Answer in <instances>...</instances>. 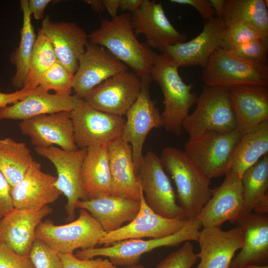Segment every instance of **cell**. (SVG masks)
Returning <instances> with one entry per match:
<instances>
[{
    "label": "cell",
    "instance_id": "1",
    "mask_svg": "<svg viewBox=\"0 0 268 268\" xmlns=\"http://www.w3.org/2000/svg\"><path fill=\"white\" fill-rule=\"evenodd\" d=\"M136 36L131 13L125 12L110 20H103L100 27L88 35V39L90 43L105 47L142 79L150 75L155 52Z\"/></svg>",
    "mask_w": 268,
    "mask_h": 268
},
{
    "label": "cell",
    "instance_id": "2",
    "mask_svg": "<svg viewBox=\"0 0 268 268\" xmlns=\"http://www.w3.org/2000/svg\"><path fill=\"white\" fill-rule=\"evenodd\" d=\"M178 68L166 54L155 53L150 70L152 79L159 84L164 97L162 127L177 135L183 133V121L198 97L196 93L191 91L193 84H187L184 82Z\"/></svg>",
    "mask_w": 268,
    "mask_h": 268
},
{
    "label": "cell",
    "instance_id": "3",
    "mask_svg": "<svg viewBox=\"0 0 268 268\" xmlns=\"http://www.w3.org/2000/svg\"><path fill=\"white\" fill-rule=\"evenodd\" d=\"M162 165L172 177L179 205L193 220L210 198V179L184 151L166 146L160 157Z\"/></svg>",
    "mask_w": 268,
    "mask_h": 268
},
{
    "label": "cell",
    "instance_id": "4",
    "mask_svg": "<svg viewBox=\"0 0 268 268\" xmlns=\"http://www.w3.org/2000/svg\"><path fill=\"white\" fill-rule=\"evenodd\" d=\"M194 111L189 114L182 128L193 139L207 132L220 134L237 129L229 96V88L204 84L198 96Z\"/></svg>",
    "mask_w": 268,
    "mask_h": 268
},
{
    "label": "cell",
    "instance_id": "5",
    "mask_svg": "<svg viewBox=\"0 0 268 268\" xmlns=\"http://www.w3.org/2000/svg\"><path fill=\"white\" fill-rule=\"evenodd\" d=\"M201 227L195 220H193L181 230L165 237L147 240L141 239L125 240L103 247L79 250L74 255L80 259L104 257L108 258L117 267H127L138 264L142 255L155 249L174 247L188 241H197Z\"/></svg>",
    "mask_w": 268,
    "mask_h": 268
},
{
    "label": "cell",
    "instance_id": "6",
    "mask_svg": "<svg viewBox=\"0 0 268 268\" xmlns=\"http://www.w3.org/2000/svg\"><path fill=\"white\" fill-rule=\"evenodd\" d=\"M106 233L95 218L80 209L78 217L67 224L57 225L50 219L42 221L36 230L35 239L58 253H73L79 248H95Z\"/></svg>",
    "mask_w": 268,
    "mask_h": 268
},
{
    "label": "cell",
    "instance_id": "7",
    "mask_svg": "<svg viewBox=\"0 0 268 268\" xmlns=\"http://www.w3.org/2000/svg\"><path fill=\"white\" fill-rule=\"evenodd\" d=\"M202 79L210 86L268 85V67L247 61L223 48L212 53L202 68Z\"/></svg>",
    "mask_w": 268,
    "mask_h": 268
},
{
    "label": "cell",
    "instance_id": "8",
    "mask_svg": "<svg viewBox=\"0 0 268 268\" xmlns=\"http://www.w3.org/2000/svg\"><path fill=\"white\" fill-rule=\"evenodd\" d=\"M136 176L145 201L154 212L167 218L189 219L177 203L171 182L156 153L149 151L143 156Z\"/></svg>",
    "mask_w": 268,
    "mask_h": 268
},
{
    "label": "cell",
    "instance_id": "9",
    "mask_svg": "<svg viewBox=\"0 0 268 268\" xmlns=\"http://www.w3.org/2000/svg\"><path fill=\"white\" fill-rule=\"evenodd\" d=\"M242 134L237 129L228 133L207 132L184 144V151L210 179L230 170L234 148Z\"/></svg>",
    "mask_w": 268,
    "mask_h": 268
},
{
    "label": "cell",
    "instance_id": "10",
    "mask_svg": "<svg viewBox=\"0 0 268 268\" xmlns=\"http://www.w3.org/2000/svg\"><path fill=\"white\" fill-rule=\"evenodd\" d=\"M74 139L79 149L108 145L120 138L125 119L99 111L80 99L70 112Z\"/></svg>",
    "mask_w": 268,
    "mask_h": 268
},
{
    "label": "cell",
    "instance_id": "11",
    "mask_svg": "<svg viewBox=\"0 0 268 268\" xmlns=\"http://www.w3.org/2000/svg\"><path fill=\"white\" fill-rule=\"evenodd\" d=\"M151 80L150 75L141 79V91L125 115L126 119L121 137L132 147L136 175L142 160L143 146L147 134L152 129L163 126L161 114L156 107V101L150 96Z\"/></svg>",
    "mask_w": 268,
    "mask_h": 268
},
{
    "label": "cell",
    "instance_id": "12",
    "mask_svg": "<svg viewBox=\"0 0 268 268\" xmlns=\"http://www.w3.org/2000/svg\"><path fill=\"white\" fill-rule=\"evenodd\" d=\"M36 153L46 158L54 165L57 173L55 186L67 198L65 208L68 220L75 216L76 203L86 200L81 181L82 164L87 149L74 151L64 150L55 146L46 148L35 147Z\"/></svg>",
    "mask_w": 268,
    "mask_h": 268
},
{
    "label": "cell",
    "instance_id": "13",
    "mask_svg": "<svg viewBox=\"0 0 268 268\" xmlns=\"http://www.w3.org/2000/svg\"><path fill=\"white\" fill-rule=\"evenodd\" d=\"M141 86L137 75L124 71L94 87L82 99L99 111L123 116L137 99Z\"/></svg>",
    "mask_w": 268,
    "mask_h": 268
},
{
    "label": "cell",
    "instance_id": "14",
    "mask_svg": "<svg viewBox=\"0 0 268 268\" xmlns=\"http://www.w3.org/2000/svg\"><path fill=\"white\" fill-rule=\"evenodd\" d=\"M220 186L194 218L203 228L220 227L226 221L236 223L244 214L243 188L241 178L231 171Z\"/></svg>",
    "mask_w": 268,
    "mask_h": 268
},
{
    "label": "cell",
    "instance_id": "15",
    "mask_svg": "<svg viewBox=\"0 0 268 268\" xmlns=\"http://www.w3.org/2000/svg\"><path fill=\"white\" fill-rule=\"evenodd\" d=\"M139 187L140 208L137 215L126 225L106 233L99 245L107 246L115 242L132 239L165 237L179 231L190 222L189 219L167 218L156 213L146 203L140 185Z\"/></svg>",
    "mask_w": 268,
    "mask_h": 268
},
{
    "label": "cell",
    "instance_id": "16",
    "mask_svg": "<svg viewBox=\"0 0 268 268\" xmlns=\"http://www.w3.org/2000/svg\"><path fill=\"white\" fill-rule=\"evenodd\" d=\"M131 21L135 35H144L148 46L161 53L168 46L186 42L188 38L172 24L161 3L154 0H142L139 8L131 13Z\"/></svg>",
    "mask_w": 268,
    "mask_h": 268
},
{
    "label": "cell",
    "instance_id": "17",
    "mask_svg": "<svg viewBox=\"0 0 268 268\" xmlns=\"http://www.w3.org/2000/svg\"><path fill=\"white\" fill-rule=\"evenodd\" d=\"M128 67L103 47L89 42L74 74L75 95L83 99L92 89Z\"/></svg>",
    "mask_w": 268,
    "mask_h": 268
},
{
    "label": "cell",
    "instance_id": "18",
    "mask_svg": "<svg viewBox=\"0 0 268 268\" xmlns=\"http://www.w3.org/2000/svg\"><path fill=\"white\" fill-rule=\"evenodd\" d=\"M22 134L28 136L35 147L58 145L68 151L78 149L74 139V129L70 112L62 111L36 116L21 121Z\"/></svg>",
    "mask_w": 268,
    "mask_h": 268
},
{
    "label": "cell",
    "instance_id": "19",
    "mask_svg": "<svg viewBox=\"0 0 268 268\" xmlns=\"http://www.w3.org/2000/svg\"><path fill=\"white\" fill-rule=\"evenodd\" d=\"M226 26L217 17L205 21L202 31L189 41L168 46L164 53L180 67L198 66L204 67L210 56L224 48Z\"/></svg>",
    "mask_w": 268,
    "mask_h": 268
},
{
    "label": "cell",
    "instance_id": "20",
    "mask_svg": "<svg viewBox=\"0 0 268 268\" xmlns=\"http://www.w3.org/2000/svg\"><path fill=\"white\" fill-rule=\"evenodd\" d=\"M197 241L200 247L198 268H228L236 252L243 246L244 232L238 225L227 231L220 227L203 228Z\"/></svg>",
    "mask_w": 268,
    "mask_h": 268
},
{
    "label": "cell",
    "instance_id": "21",
    "mask_svg": "<svg viewBox=\"0 0 268 268\" xmlns=\"http://www.w3.org/2000/svg\"><path fill=\"white\" fill-rule=\"evenodd\" d=\"M52 211L48 205L38 210L13 208L0 220V243L19 254L29 256L37 228Z\"/></svg>",
    "mask_w": 268,
    "mask_h": 268
},
{
    "label": "cell",
    "instance_id": "22",
    "mask_svg": "<svg viewBox=\"0 0 268 268\" xmlns=\"http://www.w3.org/2000/svg\"><path fill=\"white\" fill-rule=\"evenodd\" d=\"M41 29L51 43L57 60L74 74L89 43L88 35L74 22H53L49 16L43 19Z\"/></svg>",
    "mask_w": 268,
    "mask_h": 268
},
{
    "label": "cell",
    "instance_id": "23",
    "mask_svg": "<svg viewBox=\"0 0 268 268\" xmlns=\"http://www.w3.org/2000/svg\"><path fill=\"white\" fill-rule=\"evenodd\" d=\"M57 177L41 170L35 162L29 168L21 181L11 188L14 208L38 210L54 202L62 195L55 186Z\"/></svg>",
    "mask_w": 268,
    "mask_h": 268
},
{
    "label": "cell",
    "instance_id": "24",
    "mask_svg": "<svg viewBox=\"0 0 268 268\" xmlns=\"http://www.w3.org/2000/svg\"><path fill=\"white\" fill-rule=\"evenodd\" d=\"M237 129L243 135L268 120V86L243 85L229 88Z\"/></svg>",
    "mask_w": 268,
    "mask_h": 268
},
{
    "label": "cell",
    "instance_id": "25",
    "mask_svg": "<svg viewBox=\"0 0 268 268\" xmlns=\"http://www.w3.org/2000/svg\"><path fill=\"white\" fill-rule=\"evenodd\" d=\"M80 99L75 94H51L38 86L24 99L0 108V121H23L42 115L62 111L71 112Z\"/></svg>",
    "mask_w": 268,
    "mask_h": 268
},
{
    "label": "cell",
    "instance_id": "26",
    "mask_svg": "<svg viewBox=\"0 0 268 268\" xmlns=\"http://www.w3.org/2000/svg\"><path fill=\"white\" fill-rule=\"evenodd\" d=\"M244 232V241L240 252L228 268H241L246 265H267L268 260V215L243 214L236 222Z\"/></svg>",
    "mask_w": 268,
    "mask_h": 268
},
{
    "label": "cell",
    "instance_id": "27",
    "mask_svg": "<svg viewBox=\"0 0 268 268\" xmlns=\"http://www.w3.org/2000/svg\"><path fill=\"white\" fill-rule=\"evenodd\" d=\"M77 208L87 210L107 233L120 228L126 222H131L139 211L140 200L102 195L93 199L78 201L76 203Z\"/></svg>",
    "mask_w": 268,
    "mask_h": 268
},
{
    "label": "cell",
    "instance_id": "28",
    "mask_svg": "<svg viewBox=\"0 0 268 268\" xmlns=\"http://www.w3.org/2000/svg\"><path fill=\"white\" fill-rule=\"evenodd\" d=\"M113 195L139 201L140 187L131 145L121 138L108 145Z\"/></svg>",
    "mask_w": 268,
    "mask_h": 268
},
{
    "label": "cell",
    "instance_id": "29",
    "mask_svg": "<svg viewBox=\"0 0 268 268\" xmlns=\"http://www.w3.org/2000/svg\"><path fill=\"white\" fill-rule=\"evenodd\" d=\"M81 181L87 200L102 195H113L108 145L87 148L81 166Z\"/></svg>",
    "mask_w": 268,
    "mask_h": 268
},
{
    "label": "cell",
    "instance_id": "30",
    "mask_svg": "<svg viewBox=\"0 0 268 268\" xmlns=\"http://www.w3.org/2000/svg\"><path fill=\"white\" fill-rule=\"evenodd\" d=\"M244 214L268 212V154L247 169L241 178Z\"/></svg>",
    "mask_w": 268,
    "mask_h": 268
},
{
    "label": "cell",
    "instance_id": "31",
    "mask_svg": "<svg viewBox=\"0 0 268 268\" xmlns=\"http://www.w3.org/2000/svg\"><path fill=\"white\" fill-rule=\"evenodd\" d=\"M266 0H225L222 20L226 26L238 21L245 22L268 47V10Z\"/></svg>",
    "mask_w": 268,
    "mask_h": 268
},
{
    "label": "cell",
    "instance_id": "32",
    "mask_svg": "<svg viewBox=\"0 0 268 268\" xmlns=\"http://www.w3.org/2000/svg\"><path fill=\"white\" fill-rule=\"evenodd\" d=\"M268 152V120L241 136L233 153L230 171L241 178L247 169Z\"/></svg>",
    "mask_w": 268,
    "mask_h": 268
},
{
    "label": "cell",
    "instance_id": "33",
    "mask_svg": "<svg viewBox=\"0 0 268 268\" xmlns=\"http://www.w3.org/2000/svg\"><path fill=\"white\" fill-rule=\"evenodd\" d=\"M35 161L25 143L0 139V171L11 188L21 181Z\"/></svg>",
    "mask_w": 268,
    "mask_h": 268
},
{
    "label": "cell",
    "instance_id": "34",
    "mask_svg": "<svg viewBox=\"0 0 268 268\" xmlns=\"http://www.w3.org/2000/svg\"><path fill=\"white\" fill-rule=\"evenodd\" d=\"M23 14L22 27L18 47L10 56L11 62L16 67V72L11 79L12 85L19 89L24 87L29 64L37 36L31 22V14L28 7V0L20 1Z\"/></svg>",
    "mask_w": 268,
    "mask_h": 268
},
{
    "label": "cell",
    "instance_id": "35",
    "mask_svg": "<svg viewBox=\"0 0 268 268\" xmlns=\"http://www.w3.org/2000/svg\"><path fill=\"white\" fill-rule=\"evenodd\" d=\"M57 60L51 43L40 29L30 58L24 87H37L44 73Z\"/></svg>",
    "mask_w": 268,
    "mask_h": 268
},
{
    "label": "cell",
    "instance_id": "36",
    "mask_svg": "<svg viewBox=\"0 0 268 268\" xmlns=\"http://www.w3.org/2000/svg\"><path fill=\"white\" fill-rule=\"evenodd\" d=\"M73 80L74 74L57 60L44 73L38 86L47 91L71 95Z\"/></svg>",
    "mask_w": 268,
    "mask_h": 268
},
{
    "label": "cell",
    "instance_id": "37",
    "mask_svg": "<svg viewBox=\"0 0 268 268\" xmlns=\"http://www.w3.org/2000/svg\"><path fill=\"white\" fill-rule=\"evenodd\" d=\"M29 257L35 268H63L58 253L40 240L34 241Z\"/></svg>",
    "mask_w": 268,
    "mask_h": 268
},
{
    "label": "cell",
    "instance_id": "38",
    "mask_svg": "<svg viewBox=\"0 0 268 268\" xmlns=\"http://www.w3.org/2000/svg\"><path fill=\"white\" fill-rule=\"evenodd\" d=\"M198 258L191 241L161 261L155 268H191Z\"/></svg>",
    "mask_w": 268,
    "mask_h": 268
},
{
    "label": "cell",
    "instance_id": "39",
    "mask_svg": "<svg viewBox=\"0 0 268 268\" xmlns=\"http://www.w3.org/2000/svg\"><path fill=\"white\" fill-rule=\"evenodd\" d=\"M256 40L261 39L250 26L243 21H235L226 26L223 49L229 50L238 45Z\"/></svg>",
    "mask_w": 268,
    "mask_h": 268
},
{
    "label": "cell",
    "instance_id": "40",
    "mask_svg": "<svg viewBox=\"0 0 268 268\" xmlns=\"http://www.w3.org/2000/svg\"><path fill=\"white\" fill-rule=\"evenodd\" d=\"M228 50L247 61L259 65L267 66L268 47L261 40L244 43Z\"/></svg>",
    "mask_w": 268,
    "mask_h": 268
},
{
    "label": "cell",
    "instance_id": "41",
    "mask_svg": "<svg viewBox=\"0 0 268 268\" xmlns=\"http://www.w3.org/2000/svg\"><path fill=\"white\" fill-rule=\"evenodd\" d=\"M63 268H117L108 259H80L73 253H60Z\"/></svg>",
    "mask_w": 268,
    "mask_h": 268
},
{
    "label": "cell",
    "instance_id": "42",
    "mask_svg": "<svg viewBox=\"0 0 268 268\" xmlns=\"http://www.w3.org/2000/svg\"><path fill=\"white\" fill-rule=\"evenodd\" d=\"M0 268H35L30 258L0 243Z\"/></svg>",
    "mask_w": 268,
    "mask_h": 268
},
{
    "label": "cell",
    "instance_id": "43",
    "mask_svg": "<svg viewBox=\"0 0 268 268\" xmlns=\"http://www.w3.org/2000/svg\"><path fill=\"white\" fill-rule=\"evenodd\" d=\"M14 208L11 195V187L0 171V218Z\"/></svg>",
    "mask_w": 268,
    "mask_h": 268
},
{
    "label": "cell",
    "instance_id": "44",
    "mask_svg": "<svg viewBox=\"0 0 268 268\" xmlns=\"http://www.w3.org/2000/svg\"><path fill=\"white\" fill-rule=\"evenodd\" d=\"M171 2L189 5L194 7L205 21L214 17L215 14L209 0H171Z\"/></svg>",
    "mask_w": 268,
    "mask_h": 268
},
{
    "label": "cell",
    "instance_id": "45",
    "mask_svg": "<svg viewBox=\"0 0 268 268\" xmlns=\"http://www.w3.org/2000/svg\"><path fill=\"white\" fill-rule=\"evenodd\" d=\"M35 89L25 86L12 93H3L0 88V108H4L24 99L30 95Z\"/></svg>",
    "mask_w": 268,
    "mask_h": 268
},
{
    "label": "cell",
    "instance_id": "46",
    "mask_svg": "<svg viewBox=\"0 0 268 268\" xmlns=\"http://www.w3.org/2000/svg\"><path fill=\"white\" fill-rule=\"evenodd\" d=\"M51 1L50 0H28V7L31 14L33 15L36 19H42L45 9Z\"/></svg>",
    "mask_w": 268,
    "mask_h": 268
},
{
    "label": "cell",
    "instance_id": "47",
    "mask_svg": "<svg viewBox=\"0 0 268 268\" xmlns=\"http://www.w3.org/2000/svg\"><path fill=\"white\" fill-rule=\"evenodd\" d=\"M142 2V0H120L119 8L125 12L132 13L138 9Z\"/></svg>",
    "mask_w": 268,
    "mask_h": 268
},
{
    "label": "cell",
    "instance_id": "48",
    "mask_svg": "<svg viewBox=\"0 0 268 268\" xmlns=\"http://www.w3.org/2000/svg\"><path fill=\"white\" fill-rule=\"evenodd\" d=\"M105 8L110 16L113 18L118 15L120 7V0H102Z\"/></svg>",
    "mask_w": 268,
    "mask_h": 268
},
{
    "label": "cell",
    "instance_id": "49",
    "mask_svg": "<svg viewBox=\"0 0 268 268\" xmlns=\"http://www.w3.org/2000/svg\"><path fill=\"white\" fill-rule=\"evenodd\" d=\"M216 17L222 19L224 12L225 0H209Z\"/></svg>",
    "mask_w": 268,
    "mask_h": 268
},
{
    "label": "cell",
    "instance_id": "50",
    "mask_svg": "<svg viewBox=\"0 0 268 268\" xmlns=\"http://www.w3.org/2000/svg\"><path fill=\"white\" fill-rule=\"evenodd\" d=\"M86 2L91 6L92 9L95 11L101 12L105 10L102 0H87Z\"/></svg>",
    "mask_w": 268,
    "mask_h": 268
},
{
    "label": "cell",
    "instance_id": "51",
    "mask_svg": "<svg viewBox=\"0 0 268 268\" xmlns=\"http://www.w3.org/2000/svg\"><path fill=\"white\" fill-rule=\"evenodd\" d=\"M241 268H268V265L264 266H259L255 265H246Z\"/></svg>",
    "mask_w": 268,
    "mask_h": 268
},
{
    "label": "cell",
    "instance_id": "52",
    "mask_svg": "<svg viewBox=\"0 0 268 268\" xmlns=\"http://www.w3.org/2000/svg\"><path fill=\"white\" fill-rule=\"evenodd\" d=\"M125 268H147L145 267L144 266L142 265L137 264L135 265L127 267H125Z\"/></svg>",
    "mask_w": 268,
    "mask_h": 268
},
{
    "label": "cell",
    "instance_id": "53",
    "mask_svg": "<svg viewBox=\"0 0 268 268\" xmlns=\"http://www.w3.org/2000/svg\"></svg>",
    "mask_w": 268,
    "mask_h": 268
}]
</instances>
